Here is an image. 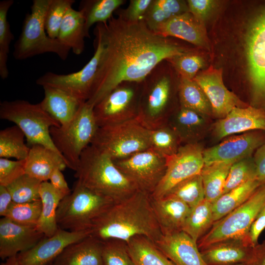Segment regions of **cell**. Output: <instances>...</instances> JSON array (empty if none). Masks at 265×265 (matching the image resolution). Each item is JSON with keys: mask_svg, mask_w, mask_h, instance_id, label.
<instances>
[{"mask_svg": "<svg viewBox=\"0 0 265 265\" xmlns=\"http://www.w3.org/2000/svg\"><path fill=\"white\" fill-rule=\"evenodd\" d=\"M129 255L135 265H175L144 236H136L127 242Z\"/></svg>", "mask_w": 265, "mask_h": 265, "instance_id": "30", "label": "cell"}, {"mask_svg": "<svg viewBox=\"0 0 265 265\" xmlns=\"http://www.w3.org/2000/svg\"><path fill=\"white\" fill-rule=\"evenodd\" d=\"M94 107L86 102L83 103L70 122L59 127H52L50 130L52 141L67 167L74 171L78 165L81 154L91 144L99 128Z\"/></svg>", "mask_w": 265, "mask_h": 265, "instance_id": "6", "label": "cell"}, {"mask_svg": "<svg viewBox=\"0 0 265 265\" xmlns=\"http://www.w3.org/2000/svg\"><path fill=\"white\" fill-rule=\"evenodd\" d=\"M75 2L74 0H50L45 17V27L50 37L57 39L64 16Z\"/></svg>", "mask_w": 265, "mask_h": 265, "instance_id": "44", "label": "cell"}, {"mask_svg": "<svg viewBox=\"0 0 265 265\" xmlns=\"http://www.w3.org/2000/svg\"><path fill=\"white\" fill-rule=\"evenodd\" d=\"M0 118L12 122L18 126L24 132L29 147L39 144L61 155L50 132L51 127H59L60 125L39 103L32 104L23 100L4 101L0 104Z\"/></svg>", "mask_w": 265, "mask_h": 265, "instance_id": "8", "label": "cell"}, {"mask_svg": "<svg viewBox=\"0 0 265 265\" xmlns=\"http://www.w3.org/2000/svg\"><path fill=\"white\" fill-rule=\"evenodd\" d=\"M90 144L113 160L121 159L151 148L150 130L137 118L100 127Z\"/></svg>", "mask_w": 265, "mask_h": 265, "instance_id": "10", "label": "cell"}, {"mask_svg": "<svg viewBox=\"0 0 265 265\" xmlns=\"http://www.w3.org/2000/svg\"><path fill=\"white\" fill-rule=\"evenodd\" d=\"M246 265H265V240L254 247L253 254Z\"/></svg>", "mask_w": 265, "mask_h": 265, "instance_id": "54", "label": "cell"}, {"mask_svg": "<svg viewBox=\"0 0 265 265\" xmlns=\"http://www.w3.org/2000/svg\"><path fill=\"white\" fill-rule=\"evenodd\" d=\"M90 231L72 232L59 228L53 236L45 237L33 247L19 253V265H51L69 245L90 236Z\"/></svg>", "mask_w": 265, "mask_h": 265, "instance_id": "18", "label": "cell"}, {"mask_svg": "<svg viewBox=\"0 0 265 265\" xmlns=\"http://www.w3.org/2000/svg\"><path fill=\"white\" fill-rule=\"evenodd\" d=\"M16 256L7 258L5 260V261L2 263L0 265H19Z\"/></svg>", "mask_w": 265, "mask_h": 265, "instance_id": "56", "label": "cell"}, {"mask_svg": "<svg viewBox=\"0 0 265 265\" xmlns=\"http://www.w3.org/2000/svg\"><path fill=\"white\" fill-rule=\"evenodd\" d=\"M253 159L256 167V179L262 185L265 184V142L255 151Z\"/></svg>", "mask_w": 265, "mask_h": 265, "instance_id": "51", "label": "cell"}, {"mask_svg": "<svg viewBox=\"0 0 265 265\" xmlns=\"http://www.w3.org/2000/svg\"><path fill=\"white\" fill-rule=\"evenodd\" d=\"M226 162L204 165L201 172L205 198L213 203L223 194L226 179L231 165Z\"/></svg>", "mask_w": 265, "mask_h": 265, "instance_id": "34", "label": "cell"}, {"mask_svg": "<svg viewBox=\"0 0 265 265\" xmlns=\"http://www.w3.org/2000/svg\"><path fill=\"white\" fill-rule=\"evenodd\" d=\"M166 196L176 198L191 209L193 208L205 199L201 174L195 175L178 184Z\"/></svg>", "mask_w": 265, "mask_h": 265, "instance_id": "38", "label": "cell"}, {"mask_svg": "<svg viewBox=\"0 0 265 265\" xmlns=\"http://www.w3.org/2000/svg\"><path fill=\"white\" fill-rule=\"evenodd\" d=\"M265 229V213L261 212L252 224L249 231V238L254 246L259 243V237Z\"/></svg>", "mask_w": 265, "mask_h": 265, "instance_id": "52", "label": "cell"}, {"mask_svg": "<svg viewBox=\"0 0 265 265\" xmlns=\"http://www.w3.org/2000/svg\"><path fill=\"white\" fill-rule=\"evenodd\" d=\"M154 243L175 265H207L197 242L183 231L162 235Z\"/></svg>", "mask_w": 265, "mask_h": 265, "instance_id": "21", "label": "cell"}, {"mask_svg": "<svg viewBox=\"0 0 265 265\" xmlns=\"http://www.w3.org/2000/svg\"><path fill=\"white\" fill-rule=\"evenodd\" d=\"M26 159L0 158V185L7 186L25 173Z\"/></svg>", "mask_w": 265, "mask_h": 265, "instance_id": "48", "label": "cell"}, {"mask_svg": "<svg viewBox=\"0 0 265 265\" xmlns=\"http://www.w3.org/2000/svg\"><path fill=\"white\" fill-rule=\"evenodd\" d=\"M75 172L77 182L115 203L127 198L138 190L107 154L91 144L81 154Z\"/></svg>", "mask_w": 265, "mask_h": 265, "instance_id": "3", "label": "cell"}, {"mask_svg": "<svg viewBox=\"0 0 265 265\" xmlns=\"http://www.w3.org/2000/svg\"><path fill=\"white\" fill-rule=\"evenodd\" d=\"M45 237L36 227L22 225L2 217L0 219V257L5 260L27 251Z\"/></svg>", "mask_w": 265, "mask_h": 265, "instance_id": "19", "label": "cell"}, {"mask_svg": "<svg viewBox=\"0 0 265 265\" xmlns=\"http://www.w3.org/2000/svg\"><path fill=\"white\" fill-rule=\"evenodd\" d=\"M66 167L67 165L60 155L39 144L30 147L26 159V174L42 182L48 181L56 169L62 171Z\"/></svg>", "mask_w": 265, "mask_h": 265, "instance_id": "26", "label": "cell"}, {"mask_svg": "<svg viewBox=\"0 0 265 265\" xmlns=\"http://www.w3.org/2000/svg\"><path fill=\"white\" fill-rule=\"evenodd\" d=\"M103 244L89 236L67 246L51 265H103Z\"/></svg>", "mask_w": 265, "mask_h": 265, "instance_id": "25", "label": "cell"}, {"mask_svg": "<svg viewBox=\"0 0 265 265\" xmlns=\"http://www.w3.org/2000/svg\"><path fill=\"white\" fill-rule=\"evenodd\" d=\"M236 265H246L245 264L241 263V264H238Z\"/></svg>", "mask_w": 265, "mask_h": 265, "instance_id": "57", "label": "cell"}, {"mask_svg": "<svg viewBox=\"0 0 265 265\" xmlns=\"http://www.w3.org/2000/svg\"><path fill=\"white\" fill-rule=\"evenodd\" d=\"M124 0H83L79 5V10L85 19L87 31L95 24L107 22L113 13L125 2Z\"/></svg>", "mask_w": 265, "mask_h": 265, "instance_id": "35", "label": "cell"}, {"mask_svg": "<svg viewBox=\"0 0 265 265\" xmlns=\"http://www.w3.org/2000/svg\"><path fill=\"white\" fill-rule=\"evenodd\" d=\"M193 80L204 92L211 104L212 113L216 117L222 119L234 108L248 106L225 87L222 69L211 66L198 73Z\"/></svg>", "mask_w": 265, "mask_h": 265, "instance_id": "17", "label": "cell"}, {"mask_svg": "<svg viewBox=\"0 0 265 265\" xmlns=\"http://www.w3.org/2000/svg\"><path fill=\"white\" fill-rule=\"evenodd\" d=\"M90 233L102 241L116 239L126 242L136 236H144L155 242L162 235L153 211L151 195L139 190L114 203L95 219Z\"/></svg>", "mask_w": 265, "mask_h": 265, "instance_id": "2", "label": "cell"}, {"mask_svg": "<svg viewBox=\"0 0 265 265\" xmlns=\"http://www.w3.org/2000/svg\"><path fill=\"white\" fill-rule=\"evenodd\" d=\"M95 36V53L82 68L68 74L47 72L36 80V84L62 90L81 102L87 101L93 91L103 53L102 41Z\"/></svg>", "mask_w": 265, "mask_h": 265, "instance_id": "13", "label": "cell"}, {"mask_svg": "<svg viewBox=\"0 0 265 265\" xmlns=\"http://www.w3.org/2000/svg\"><path fill=\"white\" fill-rule=\"evenodd\" d=\"M13 3V0H4L0 2V76L3 80L8 76V55L10 44L14 39L7 20L8 11Z\"/></svg>", "mask_w": 265, "mask_h": 265, "instance_id": "39", "label": "cell"}, {"mask_svg": "<svg viewBox=\"0 0 265 265\" xmlns=\"http://www.w3.org/2000/svg\"><path fill=\"white\" fill-rule=\"evenodd\" d=\"M13 202L12 196L5 186L0 185V215L4 217L7 210Z\"/></svg>", "mask_w": 265, "mask_h": 265, "instance_id": "55", "label": "cell"}, {"mask_svg": "<svg viewBox=\"0 0 265 265\" xmlns=\"http://www.w3.org/2000/svg\"><path fill=\"white\" fill-rule=\"evenodd\" d=\"M42 210L41 200L17 203L12 202L4 217L22 225L36 227Z\"/></svg>", "mask_w": 265, "mask_h": 265, "instance_id": "41", "label": "cell"}, {"mask_svg": "<svg viewBox=\"0 0 265 265\" xmlns=\"http://www.w3.org/2000/svg\"><path fill=\"white\" fill-rule=\"evenodd\" d=\"M181 78L193 80L204 65V60L190 52L166 59Z\"/></svg>", "mask_w": 265, "mask_h": 265, "instance_id": "47", "label": "cell"}, {"mask_svg": "<svg viewBox=\"0 0 265 265\" xmlns=\"http://www.w3.org/2000/svg\"><path fill=\"white\" fill-rule=\"evenodd\" d=\"M153 211L162 235L183 231L191 208L180 200L166 196L159 199L151 197Z\"/></svg>", "mask_w": 265, "mask_h": 265, "instance_id": "24", "label": "cell"}, {"mask_svg": "<svg viewBox=\"0 0 265 265\" xmlns=\"http://www.w3.org/2000/svg\"><path fill=\"white\" fill-rule=\"evenodd\" d=\"M113 162L138 190L151 195L166 169L165 157L151 148Z\"/></svg>", "mask_w": 265, "mask_h": 265, "instance_id": "14", "label": "cell"}, {"mask_svg": "<svg viewBox=\"0 0 265 265\" xmlns=\"http://www.w3.org/2000/svg\"><path fill=\"white\" fill-rule=\"evenodd\" d=\"M261 212L265 213V207L263 209V210Z\"/></svg>", "mask_w": 265, "mask_h": 265, "instance_id": "58", "label": "cell"}, {"mask_svg": "<svg viewBox=\"0 0 265 265\" xmlns=\"http://www.w3.org/2000/svg\"><path fill=\"white\" fill-rule=\"evenodd\" d=\"M42 210L36 228L45 237L53 236L59 227L56 221V212L60 202L65 197L48 181L42 182L40 188Z\"/></svg>", "mask_w": 265, "mask_h": 265, "instance_id": "29", "label": "cell"}, {"mask_svg": "<svg viewBox=\"0 0 265 265\" xmlns=\"http://www.w3.org/2000/svg\"><path fill=\"white\" fill-rule=\"evenodd\" d=\"M155 32L164 37L177 38L197 46L208 47L203 23L189 11L173 17L160 25Z\"/></svg>", "mask_w": 265, "mask_h": 265, "instance_id": "23", "label": "cell"}, {"mask_svg": "<svg viewBox=\"0 0 265 265\" xmlns=\"http://www.w3.org/2000/svg\"><path fill=\"white\" fill-rule=\"evenodd\" d=\"M249 80L255 107L265 106V4L250 21L246 38Z\"/></svg>", "mask_w": 265, "mask_h": 265, "instance_id": "11", "label": "cell"}, {"mask_svg": "<svg viewBox=\"0 0 265 265\" xmlns=\"http://www.w3.org/2000/svg\"><path fill=\"white\" fill-rule=\"evenodd\" d=\"M141 82H123L94 107L99 127L123 123L137 117Z\"/></svg>", "mask_w": 265, "mask_h": 265, "instance_id": "12", "label": "cell"}, {"mask_svg": "<svg viewBox=\"0 0 265 265\" xmlns=\"http://www.w3.org/2000/svg\"><path fill=\"white\" fill-rule=\"evenodd\" d=\"M89 37L82 13L73 7L69 8L62 22L57 39L75 54L80 55L85 48V38Z\"/></svg>", "mask_w": 265, "mask_h": 265, "instance_id": "28", "label": "cell"}, {"mask_svg": "<svg viewBox=\"0 0 265 265\" xmlns=\"http://www.w3.org/2000/svg\"><path fill=\"white\" fill-rule=\"evenodd\" d=\"M115 202L75 183L71 192L60 202L56 212L59 228L72 232L90 231L93 222Z\"/></svg>", "mask_w": 265, "mask_h": 265, "instance_id": "5", "label": "cell"}, {"mask_svg": "<svg viewBox=\"0 0 265 265\" xmlns=\"http://www.w3.org/2000/svg\"><path fill=\"white\" fill-rule=\"evenodd\" d=\"M260 185L254 179L220 196L212 203L214 223L243 204Z\"/></svg>", "mask_w": 265, "mask_h": 265, "instance_id": "31", "label": "cell"}, {"mask_svg": "<svg viewBox=\"0 0 265 265\" xmlns=\"http://www.w3.org/2000/svg\"><path fill=\"white\" fill-rule=\"evenodd\" d=\"M180 104L203 116L212 113L211 104L200 86L193 80L180 78Z\"/></svg>", "mask_w": 265, "mask_h": 265, "instance_id": "37", "label": "cell"}, {"mask_svg": "<svg viewBox=\"0 0 265 265\" xmlns=\"http://www.w3.org/2000/svg\"><path fill=\"white\" fill-rule=\"evenodd\" d=\"M180 77L166 59L143 80L137 118L147 129L167 124L175 90Z\"/></svg>", "mask_w": 265, "mask_h": 265, "instance_id": "4", "label": "cell"}, {"mask_svg": "<svg viewBox=\"0 0 265 265\" xmlns=\"http://www.w3.org/2000/svg\"><path fill=\"white\" fill-rule=\"evenodd\" d=\"M153 0H131L127 8L118 10L117 16L129 22L143 21Z\"/></svg>", "mask_w": 265, "mask_h": 265, "instance_id": "49", "label": "cell"}, {"mask_svg": "<svg viewBox=\"0 0 265 265\" xmlns=\"http://www.w3.org/2000/svg\"><path fill=\"white\" fill-rule=\"evenodd\" d=\"M256 130L265 132V110L253 106L234 108L216 122L214 127L215 135L218 139Z\"/></svg>", "mask_w": 265, "mask_h": 265, "instance_id": "20", "label": "cell"}, {"mask_svg": "<svg viewBox=\"0 0 265 265\" xmlns=\"http://www.w3.org/2000/svg\"><path fill=\"white\" fill-rule=\"evenodd\" d=\"M41 107L61 126L70 122L78 113L81 102L59 89L45 86Z\"/></svg>", "mask_w": 265, "mask_h": 265, "instance_id": "27", "label": "cell"}, {"mask_svg": "<svg viewBox=\"0 0 265 265\" xmlns=\"http://www.w3.org/2000/svg\"><path fill=\"white\" fill-rule=\"evenodd\" d=\"M265 207V184L260 185L240 206L213 224L197 241L199 250L225 240L250 239L251 226Z\"/></svg>", "mask_w": 265, "mask_h": 265, "instance_id": "9", "label": "cell"}, {"mask_svg": "<svg viewBox=\"0 0 265 265\" xmlns=\"http://www.w3.org/2000/svg\"><path fill=\"white\" fill-rule=\"evenodd\" d=\"M174 115L173 124L169 126L180 139L189 137L191 132L203 124L202 115L180 105Z\"/></svg>", "mask_w": 265, "mask_h": 265, "instance_id": "46", "label": "cell"}, {"mask_svg": "<svg viewBox=\"0 0 265 265\" xmlns=\"http://www.w3.org/2000/svg\"><path fill=\"white\" fill-rule=\"evenodd\" d=\"M254 179L256 167L253 157L236 162L230 168L222 194Z\"/></svg>", "mask_w": 265, "mask_h": 265, "instance_id": "43", "label": "cell"}, {"mask_svg": "<svg viewBox=\"0 0 265 265\" xmlns=\"http://www.w3.org/2000/svg\"><path fill=\"white\" fill-rule=\"evenodd\" d=\"M254 247L249 239H231L212 244L200 251L207 265H236L247 263Z\"/></svg>", "mask_w": 265, "mask_h": 265, "instance_id": "22", "label": "cell"}, {"mask_svg": "<svg viewBox=\"0 0 265 265\" xmlns=\"http://www.w3.org/2000/svg\"><path fill=\"white\" fill-rule=\"evenodd\" d=\"M41 181L25 174L6 187L13 202L23 203L41 200Z\"/></svg>", "mask_w": 265, "mask_h": 265, "instance_id": "40", "label": "cell"}, {"mask_svg": "<svg viewBox=\"0 0 265 265\" xmlns=\"http://www.w3.org/2000/svg\"><path fill=\"white\" fill-rule=\"evenodd\" d=\"M213 223L212 203L205 199L191 209L183 231L197 242Z\"/></svg>", "mask_w": 265, "mask_h": 265, "instance_id": "33", "label": "cell"}, {"mask_svg": "<svg viewBox=\"0 0 265 265\" xmlns=\"http://www.w3.org/2000/svg\"><path fill=\"white\" fill-rule=\"evenodd\" d=\"M188 12L187 2L178 0H153L143 21L155 32L173 17Z\"/></svg>", "mask_w": 265, "mask_h": 265, "instance_id": "32", "label": "cell"}, {"mask_svg": "<svg viewBox=\"0 0 265 265\" xmlns=\"http://www.w3.org/2000/svg\"><path fill=\"white\" fill-rule=\"evenodd\" d=\"M24 132L16 125L0 131V158L24 160L28 155L30 147L25 143Z\"/></svg>", "mask_w": 265, "mask_h": 265, "instance_id": "36", "label": "cell"}, {"mask_svg": "<svg viewBox=\"0 0 265 265\" xmlns=\"http://www.w3.org/2000/svg\"><path fill=\"white\" fill-rule=\"evenodd\" d=\"M265 142V132L252 131L230 137L203 151L204 165L216 162L233 164L252 155Z\"/></svg>", "mask_w": 265, "mask_h": 265, "instance_id": "16", "label": "cell"}, {"mask_svg": "<svg viewBox=\"0 0 265 265\" xmlns=\"http://www.w3.org/2000/svg\"><path fill=\"white\" fill-rule=\"evenodd\" d=\"M150 137L151 148L165 157L175 153L180 147L181 140L167 124L150 130Z\"/></svg>", "mask_w": 265, "mask_h": 265, "instance_id": "42", "label": "cell"}, {"mask_svg": "<svg viewBox=\"0 0 265 265\" xmlns=\"http://www.w3.org/2000/svg\"><path fill=\"white\" fill-rule=\"evenodd\" d=\"M49 180L52 185L65 196L71 192L61 170L59 169L55 170L51 174Z\"/></svg>", "mask_w": 265, "mask_h": 265, "instance_id": "53", "label": "cell"}, {"mask_svg": "<svg viewBox=\"0 0 265 265\" xmlns=\"http://www.w3.org/2000/svg\"><path fill=\"white\" fill-rule=\"evenodd\" d=\"M187 3L188 11L202 23L215 5V1L211 0H188Z\"/></svg>", "mask_w": 265, "mask_h": 265, "instance_id": "50", "label": "cell"}, {"mask_svg": "<svg viewBox=\"0 0 265 265\" xmlns=\"http://www.w3.org/2000/svg\"><path fill=\"white\" fill-rule=\"evenodd\" d=\"M165 158L166 171L151 194L154 199L164 197L178 184L200 174L204 166L203 151L200 145L194 143L181 146L175 153Z\"/></svg>", "mask_w": 265, "mask_h": 265, "instance_id": "15", "label": "cell"}, {"mask_svg": "<svg viewBox=\"0 0 265 265\" xmlns=\"http://www.w3.org/2000/svg\"><path fill=\"white\" fill-rule=\"evenodd\" d=\"M103 242V265H135L128 252L126 242L116 239Z\"/></svg>", "mask_w": 265, "mask_h": 265, "instance_id": "45", "label": "cell"}, {"mask_svg": "<svg viewBox=\"0 0 265 265\" xmlns=\"http://www.w3.org/2000/svg\"><path fill=\"white\" fill-rule=\"evenodd\" d=\"M50 0H33L31 12L26 14L21 34L14 45V57L24 60L45 53H54L62 60L68 57L70 49L57 39L50 37L45 27V17Z\"/></svg>", "mask_w": 265, "mask_h": 265, "instance_id": "7", "label": "cell"}, {"mask_svg": "<svg viewBox=\"0 0 265 265\" xmlns=\"http://www.w3.org/2000/svg\"><path fill=\"white\" fill-rule=\"evenodd\" d=\"M94 35L103 48L93 91L86 102L94 106L120 83L141 82L160 62L191 52L171 37L157 34L143 21L129 22L118 16L97 24Z\"/></svg>", "mask_w": 265, "mask_h": 265, "instance_id": "1", "label": "cell"}]
</instances>
